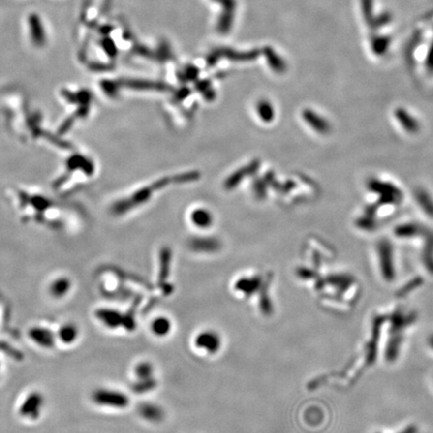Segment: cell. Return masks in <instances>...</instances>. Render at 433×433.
I'll list each match as a JSON object with an SVG mask.
<instances>
[{"label":"cell","instance_id":"obj_5","mask_svg":"<svg viewBox=\"0 0 433 433\" xmlns=\"http://www.w3.org/2000/svg\"><path fill=\"white\" fill-rule=\"evenodd\" d=\"M153 369L149 363H143L138 367V375L141 379H149L152 375Z\"/></svg>","mask_w":433,"mask_h":433},{"label":"cell","instance_id":"obj_4","mask_svg":"<svg viewBox=\"0 0 433 433\" xmlns=\"http://www.w3.org/2000/svg\"><path fill=\"white\" fill-rule=\"evenodd\" d=\"M259 285V280L257 279H249V280H243L241 282H239L237 288L238 290L245 292V293H252L256 287H258Z\"/></svg>","mask_w":433,"mask_h":433},{"label":"cell","instance_id":"obj_2","mask_svg":"<svg viewBox=\"0 0 433 433\" xmlns=\"http://www.w3.org/2000/svg\"><path fill=\"white\" fill-rule=\"evenodd\" d=\"M141 414L144 418L152 422H158L165 416L162 409L155 404H143L141 406Z\"/></svg>","mask_w":433,"mask_h":433},{"label":"cell","instance_id":"obj_3","mask_svg":"<svg viewBox=\"0 0 433 433\" xmlns=\"http://www.w3.org/2000/svg\"><path fill=\"white\" fill-rule=\"evenodd\" d=\"M172 325L169 319L165 317H158L152 323V330L157 336H166L170 333Z\"/></svg>","mask_w":433,"mask_h":433},{"label":"cell","instance_id":"obj_1","mask_svg":"<svg viewBox=\"0 0 433 433\" xmlns=\"http://www.w3.org/2000/svg\"><path fill=\"white\" fill-rule=\"evenodd\" d=\"M195 344L196 347L207 351L208 353H215L221 347V338L214 331H204L197 336Z\"/></svg>","mask_w":433,"mask_h":433}]
</instances>
